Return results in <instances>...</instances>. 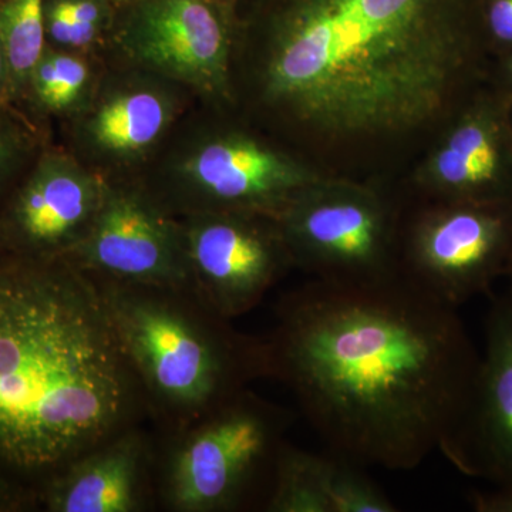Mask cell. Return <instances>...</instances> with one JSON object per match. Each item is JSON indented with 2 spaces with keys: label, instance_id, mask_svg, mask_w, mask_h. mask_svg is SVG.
Instances as JSON below:
<instances>
[{
  "label": "cell",
  "instance_id": "obj_1",
  "mask_svg": "<svg viewBox=\"0 0 512 512\" xmlns=\"http://www.w3.org/2000/svg\"><path fill=\"white\" fill-rule=\"evenodd\" d=\"M275 318L268 377L291 390L329 453L393 471L448 453L480 365L458 308L399 274L312 279L282 296Z\"/></svg>",
  "mask_w": 512,
  "mask_h": 512
},
{
  "label": "cell",
  "instance_id": "obj_2",
  "mask_svg": "<svg viewBox=\"0 0 512 512\" xmlns=\"http://www.w3.org/2000/svg\"><path fill=\"white\" fill-rule=\"evenodd\" d=\"M480 0H239L231 104L286 143L434 123Z\"/></svg>",
  "mask_w": 512,
  "mask_h": 512
},
{
  "label": "cell",
  "instance_id": "obj_3",
  "mask_svg": "<svg viewBox=\"0 0 512 512\" xmlns=\"http://www.w3.org/2000/svg\"><path fill=\"white\" fill-rule=\"evenodd\" d=\"M143 413V390L92 276L66 258L3 252L0 481L40 491Z\"/></svg>",
  "mask_w": 512,
  "mask_h": 512
},
{
  "label": "cell",
  "instance_id": "obj_4",
  "mask_svg": "<svg viewBox=\"0 0 512 512\" xmlns=\"http://www.w3.org/2000/svg\"><path fill=\"white\" fill-rule=\"evenodd\" d=\"M93 281L147 412L170 436L268 377L265 339L237 332L190 288Z\"/></svg>",
  "mask_w": 512,
  "mask_h": 512
},
{
  "label": "cell",
  "instance_id": "obj_5",
  "mask_svg": "<svg viewBox=\"0 0 512 512\" xmlns=\"http://www.w3.org/2000/svg\"><path fill=\"white\" fill-rule=\"evenodd\" d=\"M323 180L232 104L197 101L136 181L174 217L242 212L278 220Z\"/></svg>",
  "mask_w": 512,
  "mask_h": 512
},
{
  "label": "cell",
  "instance_id": "obj_6",
  "mask_svg": "<svg viewBox=\"0 0 512 512\" xmlns=\"http://www.w3.org/2000/svg\"><path fill=\"white\" fill-rule=\"evenodd\" d=\"M291 420L245 389L171 434L157 478L161 501L175 512H227L251 503L261 487L269 495Z\"/></svg>",
  "mask_w": 512,
  "mask_h": 512
},
{
  "label": "cell",
  "instance_id": "obj_7",
  "mask_svg": "<svg viewBox=\"0 0 512 512\" xmlns=\"http://www.w3.org/2000/svg\"><path fill=\"white\" fill-rule=\"evenodd\" d=\"M82 109L63 123V144L104 181H136L198 99L181 84L101 53Z\"/></svg>",
  "mask_w": 512,
  "mask_h": 512
},
{
  "label": "cell",
  "instance_id": "obj_8",
  "mask_svg": "<svg viewBox=\"0 0 512 512\" xmlns=\"http://www.w3.org/2000/svg\"><path fill=\"white\" fill-rule=\"evenodd\" d=\"M293 266L333 284L400 274L399 212L377 191L323 180L278 218Z\"/></svg>",
  "mask_w": 512,
  "mask_h": 512
},
{
  "label": "cell",
  "instance_id": "obj_9",
  "mask_svg": "<svg viewBox=\"0 0 512 512\" xmlns=\"http://www.w3.org/2000/svg\"><path fill=\"white\" fill-rule=\"evenodd\" d=\"M235 12L222 0H130L101 53L173 80L198 101L231 104Z\"/></svg>",
  "mask_w": 512,
  "mask_h": 512
},
{
  "label": "cell",
  "instance_id": "obj_10",
  "mask_svg": "<svg viewBox=\"0 0 512 512\" xmlns=\"http://www.w3.org/2000/svg\"><path fill=\"white\" fill-rule=\"evenodd\" d=\"M512 266V220L483 202L447 200L400 228V274L454 308L491 292Z\"/></svg>",
  "mask_w": 512,
  "mask_h": 512
},
{
  "label": "cell",
  "instance_id": "obj_11",
  "mask_svg": "<svg viewBox=\"0 0 512 512\" xmlns=\"http://www.w3.org/2000/svg\"><path fill=\"white\" fill-rule=\"evenodd\" d=\"M180 221L188 285L225 319L252 311L293 266L276 218L201 212Z\"/></svg>",
  "mask_w": 512,
  "mask_h": 512
},
{
  "label": "cell",
  "instance_id": "obj_12",
  "mask_svg": "<svg viewBox=\"0 0 512 512\" xmlns=\"http://www.w3.org/2000/svg\"><path fill=\"white\" fill-rule=\"evenodd\" d=\"M66 259L93 278L190 288L180 221L138 181H106L92 228Z\"/></svg>",
  "mask_w": 512,
  "mask_h": 512
},
{
  "label": "cell",
  "instance_id": "obj_13",
  "mask_svg": "<svg viewBox=\"0 0 512 512\" xmlns=\"http://www.w3.org/2000/svg\"><path fill=\"white\" fill-rule=\"evenodd\" d=\"M106 181L60 144H46L10 191L0 239L10 254L66 258L92 228Z\"/></svg>",
  "mask_w": 512,
  "mask_h": 512
},
{
  "label": "cell",
  "instance_id": "obj_14",
  "mask_svg": "<svg viewBox=\"0 0 512 512\" xmlns=\"http://www.w3.org/2000/svg\"><path fill=\"white\" fill-rule=\"evenodd\" d=\"M471 477L512 490V292L495 296L485 346L460 431L446 454Z\"/></svg>",
  "mask_w": 512,
  "mask_h": 512
},
{
  "label": "cell",
  "instance_id": "obj_15",
  "mask_svg": "<svg viewBox=\"0 0 512 512\" xmlns=\"http://www.w3.org/2000/svg\"><path fill=\"white\" fill-rule=\"evenodd\" d=\"M153 461L147 437L134 426L74 460L39 498L52 512L144 511Z\"/></svg>",
  "mask_w": 512,
  "mask_h": 512
},
{
  "label": "cell",
  "instance_id": "obj_16",
  "mask_svg": "<svg viewBox=\"0 0 512 512\" xmlns=\"http://www.w3.org/2000/svg\"><path fill=\"white\" fill-rule=\"evenodd\" d=\"M355 464L335 454L308 453L285 443L266 500L269 512H340Z\"/></svg>",
  "mask_w": 512,
  "mask_h": 512
},
{
  "label": "cell",
  "instance_id": "obj_17",
  "mask_svg": "<svg viewBox=\"0 0 512 512\" xmlns=\"http://www.w3.org/2000/svg\"><path fill=\"white\" fill-rule=\"evenodd\" d=\"M497 174L498 153L490 131L470 121L437 153L427 185L447 200L473 201V195L494 185Z\"/></svg>",
  "mask_w": 512,
  "mask_h": 512
},
{
  "label": "cell",
  "instance_id": "obj_18",
  "mask_svg": "<svg viewBox=\"0 0 512 512\" xmlns=\"http://www.w3.org/2000/svg\"><path fill=\"white\" fill-rule=\"evenodd\" d=\"M101 53L77 52L47 45L30 77L28 97L42 116L67 121L89 99L99 77Z\"/></svg>",
  "mask_w": 512,
  "mask_h": 512
},
{
  "label": "cell",
  "instance_id": "obj_19",
  "mask_svg": "<svg viewBox=\"0 0 512 512\" xmlns=\"http://www.w3.org/2000/svg\"><path fill=\"white\" fill-rule=\"evenodd\" d=\"M45 0H0V43L8 64V104L28 97L30 77L47 47Z\"/></svg>",
  "mask_w": 512,
  "mask_h": 512
},
{
  "label": "cell",
  "instance_id": "obj_20",
  "mask_svg": "<svg viewBox=\"0 0 512 512\" xmlns=\"http://www.w3.org/2000/svg\"><path fill=\"white\" fill-rule=\"evenodd\" d=\"M119 5L113 0H45L47 45L77 52L101 53Z\"/></svg>",
  "mask_w": 512,
  "mask_h": 512
},
{
  "label": "cell",
  "instance_id": "obj_21",
  "mask_svg": "<svg viewBox=\"0 0 512 512\" xmlns=\"http://www.w3.org/2000/svg\"><path fill=\"white\" fill-rule=\"evenodd\" d=\"M45 146L16 107L0 104V194L12 191Z\"/></svg>",
  "mask_w": 512,
  "mask_h": 512
},
{
  "label": "cell",
  "instance_id": "obj_22",
  "mask_svg": "<svg viewBox=\"0 0 512 512\" xmlns=\"http://www.w3.org/2000/svg\"><path fill=\"white\" fill-rule=\"evenodd\" d=\"M480 15L501 42H512V0H480Z\"/></svg>",
  "mask_w": 512,
  "mask_h": 512
},
{
  "label": "cell",
  "instance_id": "obj_23",
  "mask_svg": "<svg viewBox=\"0 0 512 512\" xmlns=\"http://www.w3.org/2000/svg\"><path fill=\"white\" fill-rule=\"evenodd\" d=\"M471 505L478 512H512V490L491 488L470 494Z\"/></svg>",
  "mask_w": 512,
  "mask_h": 512
},
{
  "label": "cell",
  "instance_id": "obj_24",
  "mask_svg": "<svg viewBox=\"0 0 512 512\" xmlns=\"http://www.w3.org/2000/svg\"><path fill=\"white\" fill-rule=\"evenodd\" d=\"M0 104H8V64H6L5 52L0 43Z\"/></svg>",
  "mask_w": 512,
  "mask_h": 512
},
{
  "label": "cell",
  "instance_id": "obj_25",
  "mask_svg": "<svg viewBox=\"0 0 512 512\" xmlns=\"http://www.w3.org/2000/svg\"><path fill=\"white\" fill-rule=\"evenodd\" d=\"M222 2L228 3V5L237 6L239 0H222Z\"/></svg>",
  "mask_w": 512,
  "mask_h": 512
},
{
  "label": "cell",
  "instance_id": "obj_26",
  "mask_svg": "<svg viewBox=\"0 0 512 512\" xmlns=\"http://www.w3.org/2000/svg\"><path fill=\"white\" fill-rule=\"evenodd\" d=\"M114 3H117V5L121 6L124 5V3L130 2V0H113Z\"/></svg>",
  "mask_w": 512,
  "mask_h": 512
},
{
  "label": "cell",
  "instance_id": "obj_27",
  "mask_svg": "<svg viewBox=\"0 0 512 512\" xmlns=\"http://www.w3.org/2000/svg\"><path fill=\"white\" fill-rule=\"evenodd\" d=\"M507 276H508V278H510V281H511V286H510V288H508V291L512 292V266H511L510 272H508Z\"/></svg>",
  "mask_w": 512,
  "mask_h": 512
},
{
  "label": "cell",
  "instance_id": "obj_28",
  "mask_svg": "<svg viewBox=\"0 0 512 512\" xmlns=\"http://www.w3.org/2000/svg\"><path fill=\"white\" fill-rule=\"evenodd\" d=\"M3 252H6V251H5V248H3L2 239H0V255H2Z\"/></svg>",
  "mask_w": 512,
  "mask_h": 512
}]
</instances>
